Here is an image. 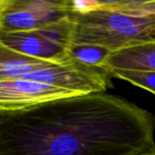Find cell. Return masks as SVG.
Wrapping results in <instances>:
<instances>
[{
    "mask_svg": "<svg viewBox=\"0 0 155 155\" xmlns=\"http://www.w3.org/2000/svg\"><path fill=\"white\" fill-rule=\"evenodd\" d=\"M70 16L75 45H101L114 53L155 43V1H92L89 11Z\"/></svg>",
    "mask_w": 155,
    "mask_h": 155,
    "instance_id": "obj_2",
    "label": "cell"
},
{
    "mask_svg": "<svg viewBox=\"0 0 155 155\" xmlns=\"http://www.w3.org/2000/svg\"><path fill=\"white\" fill-rule=\"evenodd\" d=\"M0 42L21 54L54 64L67 62L73 44L70 15L46 26L18 32H1Z\"/></svg>",
    "mask_w": 155,
    "mask_h": 155,
    "instance_id": "obj_4",
    "label": "cell"
},
{
    "mask_svg": "<svg viewBox=\"0 0 155 155\" xmlns=\"http://www.w3.org/2000/svg\"><path fill=\"white\" fill-rule=\"evenodd\" d=\"M77 95L69 89L31 80L0 81V114L20 112L42 104Z\"/></svg>",
    "mask_w": 155,
    "mask_h": 155,
    "instance_id": "obj_6",
    "label": "cell"
},
{
    "mask_svg": "<svg viewBox=\"0 0 155 155\" xmlns=\"http://www.w3.org/2000/svg\"><path fill=\"white\" fill-rule=\"evenodd\" d=\"M154 130L149 111L94 93L0 114V155H143Z\"/></svg>",
    "mask_w": 155,
    "mask_h": 155,
    "instance_id": "obj_1",
    "label": "cell"
},
{
    "mask_svg": "<svg viewBox=\"0 0 155 155\" xmlns=\"http://www.w3.org/2000/svg\"><path fill=\"white\" fill-rule=\"evenodd\" d=\"M70 14V0H12L5 13L1 32L41 28L58 22Z\"/></svg>",
    "mask_w": 155,
    "mask_h": 155,
    "instance_id": "obj_5",
    "label": "cell"
},
{
    "mask_svg": "<svg viewBox=\"0 0 155 155\" xmlns=\"http://www.w3.org/2000/svg\"><path fill=\"white\" fill-rule=\"evenodd\" d=\"M110 71L69 59L54 64L13 50L0 42V81L31 80L74 91L78 95L104 93L113 86Z\"/></svg>",
    "mask_w": 155,
    "mask_h": 155,
    "instance_id": "obj_3",
    "label": "cell"
},
{
    "mask_svg": "<svg viewBox=\"0 0 155 155\" xmlns=\"http://www.w3.org/2000/svg\"><path fill=\"white\" fill-rule=\"evenodd\" d=\"M112 54L113 52L104 46L87 44H72L69 50V57L71 59L85 65L104 69H107V62Z\"/></svg>",
    "mask_w": 155,
    "mask_h": 155,
    "instance_id": "obj_8",
    "label": "cell"
},
{
    "mask_svg": "<svg viewBox=\"0 0 155 155\" xmlns=\"http://www.w3.org/2000/svg\"><path fill=\"white\" fill-rule=\"evenodd\" d=\"M113 77L119 78L132 84L145 89L155 95V71H137L114 69L111 71Z\"/></svg>",
    "mask_w": 155,
    "mask_h": 155,
    "instance_id": "obj_9",
    "label": "cell"
},
{
    "mask_svg": "<svg viewBox=\"0 0 155 155\" xmlns=\"http://www.w3.org/2000/svg\"><path fill=\"white\" fill-rule=\"evenodd\" d=\"M107 69L155 71V43L119 50L111 54Z\"/></svg>",
    "mask_w": 155,
    "mask_h": 155,
    "instance_id": "obj_7",
    "label": "cell"
},
{
    "mask_svg": "<svg viewBox=\"0 0 155 155\" xmlns=\"http://www.w3.org/2000/svg\"><path fill=\"white\" fill-rule=\"evenodd\" d=\"M12 0H0V33L2 31V24H3V19L5 13L8 6L11 5Z\"/></svg>",
    "mask_w": 155,
    "mask_h": 155,
    "instance_id": "obj_10",
    "label": "cell"
},
{
    "mask_svg": "<svg viewBox=\"0 0 155 155\" xmlns=\"http://www.w3.org/2000/svg\"><path fill=\"white\" fill-rule=\"evenodd\" d=\"M143 155H155V153H147V154H143Z\"/></svg>",
    "mask_w": 155,
    "mask_h": 155,
    "instance_id": "obj_11",
    "label": "cell"
}]
</instances>
